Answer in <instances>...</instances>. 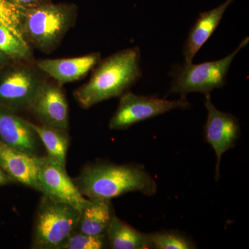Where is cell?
I'll return each mask as SVG.
<instances>
[{
	"label": "cell",
	"instance_id": "3957f363",
	"mask_svg": "<svg viewBox=\"0 0 249 249\" xmlns=\"http://www.w3.org/2000/svg\"><path fill=\"white\" fill-rule=\"evenodd\" d=\"M76 16V7L71 4L48 2L28 9L22 24L25 40L42 52H51L73 27Z\"/></svg>",
	"mask_w": 249,
	"mask_h": 249
},
{
	"label": "cell",
	"instance_id": "7a4b0ae2",
	"mask_svg": "<svg viewBox=\"0 0 249 249\" xmlns=\"http://www.w3.org/2000/svg\"><path fill=\"white\" fill-rule=\"evenodd\" d=\"M139 47L113 54L98 62L88 83L74 92L82 107L88 109L110 98L119 97L142 76Z\"/></svg>",
	"mask_w": 249,
	"mask_h": 249
},
{
	"label": "cell",
	"instance_id": "2e32d148",
	"mask_svg": "<svg viewBox=\"0 0 249 249\" xmlns=\"http://www.w3.org/2000/svg\"><path fill=\"white\" fill-rule=\"evenodd\" d=\"M106 237L108 245L113 249H151L147 234L134 229L115 214L108 227Z\"/></svg>",
	"mask_w": 249,
	"mask_h": 249
},
{
	"label": "cell",
	"instance_id": "277c9868",
	"mask_svg": "<svg viewBox=\"0 0 249 249\" xmlns=\"http://www.w3.org/2000/svg\"><path fill=\"white\" fill-rule=\"evenodd\" d=\"M249 42V37H245L232 53L220 60L197 65L185 62L183 66L175 67L170 73L173 80L169 93H180L182 96L191 92L207 94L222 88L227 83L228 72L233 59Z\"/></svg>",
	"mask_w": 249,
	"mask_h": 249
},
{
	"label": "cell",
	"instance_id": "8992f818",
	"mask_svg": "<svg viewBox=\"0 0 249 249\" xmlns=\"http://www.w3.org/2000/svg\"><path fill=\"white\" fill-rule=\"evenodd\" d=\"M120 103L110 119L111 130L126 129L141 121L161 115L175 109H188L191 103L186 96L176 101H168L154 96H142L126 91L120 96Z\"/></svg>",
	"mask_w": 249,
	"mask_h": 249
},
{
	"label": "cell",
	"instance_id": "6da1fadb",
	"mask_svg": "<svg viewBox=\"0 0 249 249\" xmlns=\"http://www.w3.org/2000/svg\"><path fill=\"white\" fill-rule=\"evenodd\" d=\"M73 181L91 200L110 201L131 192L152 196L157 191L155 178L142 165L93 163L85 167Z\"/></svg>",
	"mask_w": 249,
	"mask_h": 249
},
{
	"label": "cell",
	"instance_id": "8fae6325",
	"mask_svg": "<svg viewBox=\"0 0 249 249\" xmlns=\"http://www.w3.org/2000/svg\"><path fill=\"white\" fill-rule=\"evenodd\" d=\"M39 139L31 123L0 106V141L14 150L37 155Z\"/></svg>",
	"mask_w": 249,
	"mask_h": 249
},
{
	"label": "cell",
	"instance_id": "603a6c76",
	"mask_svg": "<svg viewBox=\"0 0 249 249\" xmlns=\"http://www.w3.org/2000/svg\"><path fill=\"white\" fill-rule=\"evenodd\" d=\"M11 178L6 175L4 170L0 168V185L5 184V183H9Z\"/></svg>",
	"mask_w": 249,
	"mask_h": 249
},
{
	"label": "cell",
	"instance_id": "cb8c5ba5",
	"mask_svg": "<svg viewBox=\"0 0 249 249\" xmlns=\"http://www.w3.org/2000/svg\"><path fill=\"white\" fill-rule=\"evenodd\" d=\"M9 59L11 58L7 55H6V54L0 51V69L4 66L5 64H6V62L9 61Z\"/></svg>",
	"mask_w": 249,
	"mask_h": 249
},
{
	"label": "cell",
	"instance_id": "7402d4cb",
	"mask_svg": "<svg viewBox=\"0 0 249 249\" xmlns=\"http://www.w3.org/2000/svg\"><path fill=\"white\" fill-rule=\"evenodd\" d=\"M13 4L17 5L24 9H31L40 5L51 2V0H9Z\"/></svg>",
	"mask_w": 249,
	"mask_h": 249
},
{
	"label": "cell",
	"instance_id": "4fadbf2b",
	"mask_svg": "<svg viewBox=\"0 0 249 249\" xmlns=\"http://www.w3.org/2000/svg\"><path fill=\"white\" fill-rule=\"evenodd\" d=\"M100 53L72 58L37 60L39 70L53 78L60 85L75 82L84 77L101 61Z\"/></svg>",
	"mask_w": 249,
	"mask_h": 249
},
{
	"label": "cell",
	"instance_id": "ba28073f",
	"mask_svg": "<svg viewBox=\"0 0 249 249\" xmlns=\"http://www.w3.org/2000/svg\"><path fill=\"white\" fill-rule=\"evenodd\" d=\"M205 107L207 109V120L205 124L204 139L212 146L217 157L215 178H220V163L222 155L235 147L240 136V124L238 119L229 113L218 110L207 93Z\"/></svg>",
	"mask_w": 249,
	"mask_h": 249
},
{
	"label": "cell",
	"instance_id": "d6986e66",
	"mask_svg": "<svg viewBox=\"0 0 249 249\" xmlns=\"http://www.w3.org/2000/svg\"><path fill=\"white\" fill-rule=\"evenodd\" d=\"M26 11L27 9L13 4L9 0H0V24L9 29L20 40L27 42L22 29Z\"/></svg>",
	"mask_w": 249,
	"mask_h": 249
},
{
	"label": "cell",
	"instance_id": "30bf717a",
	"mask_svg": "<svg viewBox=\"0 0 249 249\" xmlns=\"http://www.w3.org/2000/svg\"><path fill=\"white\" fill-rule=\"evenodd\" d=\"M29 110L42 125L68 132L69 106L60 85L45 81Z\"/></svg>",
	"mask_w": 249,
	"mask_h": 249
},
{
	"label": "cell",
	"instance_id": "5bb4252c",
	"mask_svg": "<svg viewBox=\"0 0 249 249\" xmlns=\"http://www.w3.org/2000/svg\"><path fill=\"white\" fill-rule=\"evenodd\" d=\"M232 1L233 0H227L215 9L199 14L194 25L191 28L185 42L183 47L185 62L189 63L193 62V58L199 49L213 34L216 28L222 20L226 10Z\"/></svg>",
	"mask_w": 249,
	"mask_h": 249
},
{
	"label": "cell",
	"instance_id": "9a60e30c",
	"mask_svg": "<svg viewBox=\"0 0 249 249\" xmlns=\"http://www.w3.org/2000/svg\"><path fill=\"white\" fill-rule=\"evenodd\" d=\"M114 210L109 201L91 200L80 211L76 231L91 235H106Z\"/></svg>",
	"mask_w": 249,
	"mask_h": 249
},
{
	"label": "cell",
	"instance_id": "e0dca14e",
	"mask_svg": "<svg viewBox=\"0 0 249 249\" xmlns=\"http://www.w3.org/2000/svg\"><path fill=\"white\" fill-rule=\"evenodd\" d=\"M33 128L37 137L45 145L47 157L65 167L67 150L69 147V137L67 132L52 128L47 126L38 125L31 123Z\"/></svg>",
	"mask_w": 249,
	"mask_h": 249
},
{
	"label": "cell",
	"instance_id": "7c38bea8",
	"mask_svg": "<svg viewBox=\"0 0 249 249\" xmlns=\"http://www.w3.org/2000/svg\"><path fill=\"white\" fill-rule=\"evenodd\" d=\"M42 157L18 151L0 141V168L18 182L39 191Z\"/></svg>",
	"mask_w": 249,
	"mask_h": 249
},
{
	"label": "cell",
	"instance_id": "5b68a950",
	"mask_svg": "<svg viewBox=\"0 0 249 249\" xmlns=\"http://www.w3.org/2000/svg\"><path fill=\"white\" fill-rule=\"evenodd\" d=\"M80 211L70 205L43 196L34 225L32 247L37 249H60L76 230Z\"/></svg>",
	"mask_w": 249,
	"mask_h": 249
},
{
	"label": "cell",
	"instance_id": "ac0fdd59",
	"mask_svg": "<svg viewBox=\"0 0 249 249\" xmlns=\"http://www.w3.org/2000/svg\"><path fill=\"white\" fill-rule=\"evenodd\" d=\"M0 51L14 60H29L32 57L28 42L20 40L14 33L1 24Z\"/></svg>",
	"mask_w": 249,
	"mask_h": 249
},
{
	"label": "cell",
	"instance_id": "ffe728a7",
	"mask_svg": "<svg viewBox=\"0 0 249 249\" xmlns=\"http://www.w3.org/2000/svg\"><path fill=\"white\" fill-rule=\"evenodd\" d=\"M151 249H193L196 245L193 241L180 232L173 231H162L147 234Z\"/></svg>",
	"mask_w": 249,
	"mask_h": 249
},
{
	"label": "cell",
	"instance_id": "52a82bcc",
	"mask_svg": "<svg viewBox=\"0 0 249 249\" xmlns=\"http://www.w3.org/2000/svg\"><path fill=\"white\" fill-rule=\"evenodd\" d=\"M44 83L31 67H16L0 80V106L14 111L29 109Z\"/></svg>",
	"mask_w": 249,
	"mask_h": 249
},
{
	"label": "cell",
	"instance_id": "9c48e42d",
	"mask_svg": "<svg viewBox=\"0 0 249 249\" xmlns=\"http://www.w3.org/2000/svg\"><path fill=\"white\" fill-rule=\"evenodd\" d=\"M39 191L58 202L70 205L80 211L89 204L76 183L67 175L65 167L46 156L42 157L39 174Z\"/></svg>",
	"mask_w": 249,
	"mask_h": 249
},
{
	"label": "cell",
	"instance_id": "44dd1931",
	"mask_svg": "<svg viewBox=\"0 0 249 249\" xmlns=\"http://www.w3.org/2000/svg\"><path fill=\"white\" fill-rule=\"evenodd\" d=\"M107 243L106 235H91L76 230L67 237L60 249H101Z\"/></svg>",
	"mask_w": 249,
	"mask_h": 249
}]
</instances>
